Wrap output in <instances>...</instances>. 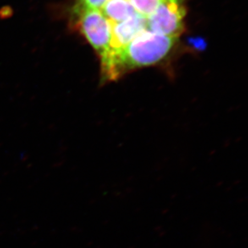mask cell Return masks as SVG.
Here are the masks:
<instances>
[{
	"instance_id": "52a82bcc",
	"label": "cell",
	"mask_w": 248,
	"mask_h": 248,
	"mask_svg": "<svg viewBox=\"0 0 248 248\" xmlns=\"http://www.w3.org/2000/svg\"><path fill=\"white\" fill-rule=\"evenodd\" d=\"M107 0H77L74 6L89 8V9L101 10Z\"/></svg>"
},
{
	"instance_id": "8992f818",
	"label": "cell",
	"mask_w": 248,
	"mask_h": 248,
	"mask_svg": "<svg viewBox=\"0 0 248 248\" xmlns=\"http://www.w3.org/2000/svg\"><path fill=\"white\" fill-rule=\"evenodd\" d=\"M137 13L147 18L165 0H129Z\"/></svg>"
},
{
	"instance_id": "6da1fadb",
	"label": "cell",
	"mask_w": 248,
	"mask_h": 248,
	"mask_svg": "<svg viewBox=\"0 0 248 248\" xmlns=\"http://www.w3.org/2000/svg\"><path fill=\"white\" fill-rule=\"evenodd\" d=\"M177 38L143 31L118 52L108 51L101 57V73L106 80H116L127 71L152 65L168 55Z\"/></svg>"
},
{
	"instance_id": "7a4b0ae2",
	"label": "cell",
	"mask_w": 248,
	"mask_h": 248,
	"mask_svg": "<svg viewBox=\"0 0 248 248\" xmlns=\"http://www.w3.org/2000/svg\"><path fill=\"white\" fill-rule=\"evenodd\" d=\"M71 24L86 39L100 57L108 52L111 38V24L101 10L73 6Z\"/></svg>"
},
{
	"instance_id": "277c9868",
	"label": "cell",
	"mask_w": 248,
	"mask_h": 248,
	"mask_svg": "<svg viewBox=\"0 0 248 248\" xmlns=\"http://www.w3.org/2000/svg\"><path fill=\"white\" fill-rule=\"evenodd\" d=\"M111 38L108 51L118 52L129 45L138 34L147 29V19L136 13L129 19L111 23Z\"/></svg>"
},
{
	"instance_id": "3957f363",
	"label": "cell",
	"mask_w": 248,
	"mask_h": 248,
	"mask_svg": "<svg viewBox=\"0 0 248 248\" xmlns=\"http://www.w3.org/2000/svg\"><path fill=\"white\" fill-rule=\"evenodd\" d=\"M185 7L181 0H165L146 18L147 29L152 32L178 38L184 30Z\"/></svg>"
},
{
	"instance_id": "5b68a950",
	"label": "cell",
	"mask_w": 248,
	"mask_h": 248,
	"mask_svg": "<svg viewBox=\"0 0 248 248\" xmlns=\"http://www.w3.org/2000/svg\"><path fill=\"white\" fill-rule=\"evenodd\" d=\"M101 12L111 23L124 21L137 13L129 0H107Z\"/></svg>"
}]
</instances>
